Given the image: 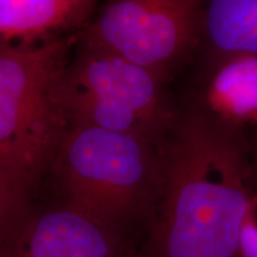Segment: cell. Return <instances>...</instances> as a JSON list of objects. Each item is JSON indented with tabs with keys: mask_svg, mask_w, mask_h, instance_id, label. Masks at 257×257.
Segmentation results:
<instances>
[{
	"mask_svg": "<svg viewBox=\"0 0 257 257\" xmlns=\"http://www.w3.org/2000/svg\"><path fill=\"white\" fill-rule=\"evenodd\" d=\"M252 165L242 128L194 101L165 140V173L144 257H240Z\"/></svg>",
	"mask_w": 257,
	"mask_h": 257,
	"instance_id": "obj_1",
	"label": "cell"
},
{
	"mask_svg": "<svg viewBox=\"0 0 257 257\" xmlns=\"http://www.w3.org/2000/svg\"><path fill=\"white\" fill-rule=\"evenodd\" d=\"M166 136L68 126L49 169L63 202L117 227L142 214L152 218L162 188Z\"/></svg>",
	"mask_w": 257,
	"mask_h": 257,
	"instance_id": "obj_2",
	"label": "cell"
},
{
	"mask_svg": "<svg viewBox=\"0 0 257 257\" xmlns=\"http://www.w3.org/2000/svg\"><path fill=\"white\" fill-rule=\"evenodd\" d=\"M79 34L35 49L0 51V170L32 192L68 128L54 88Z\"/></svg>",
	"mask_w": 257,
	"mask_h": 257,
	"instance_id": "obj_3",
	"label": "cell"
},
{
	"mask_svg": "<svg viewBox=\"0 0 257 257\" xmlns=\"http://www.w3.org/2000/svg\"><path fill=\"white\" fill-rule=\"evenodd\" d=\"M167 85L155 74L78 41L54 88V101L68 126L162 138L180 113Z\"/></svg>",
	"mask_w": 257,
	"mask_h": 257,
	"instance_id": "obj_4",
	"label": "cell"
},
{
	"mask_svg": "<svg viewBox=\"0 0 257 257\" xmlns=\"http://www.w3.org/2000/svg\"><path fill=\"white\" fill-rule=\"evenodd\" d=\"M205 2L113 0L80 31L79 41L169 82L197 55Z\"/></svg>",
	"mask_w": 257,
	"mask_h": 257,
	"instance_id": "obj_5",
	"label": "cell"
},
{
	"mask_svg": "<svg viewBox=\"0 0 257 257\" xmlns=\"http://www.w3.org/2000/svg\"><path fill=\"white\" fill-rule=\"evenodd\" d=\"M0 257H130L120 227L64 204L30 205L0 244Z\"/></svg>",
	"mask_w": 257,
	"mask_h": 257,
	"instance_id": "obj_6",
	"label": "cell"
},
{
	"mask_svg": "<svg viewBox=\"0 0 257 257\" xmlns=\"http://www.w3.org/2000/svg\"><path fill=\"white\" fill-rule=\"evenodd\" d=\"M96 8L94 0H0V51L35 49L79 34Z\"/></svg>",
	"mask_w": 257,
	"mask_h": 257,
	"instance_id": "obj_7",
	"label": "cell"
},
{
	"mask_svg": "<svg viewBox=\"0 0 257 257\" xmlns=\"http://www.w3.org/2000/svg\"><path fill=\"white\" fill-rule=\"evenodd\" d=\"M197 55L199 81L226 59L257 55V0L205 2Z\"/></svg>",
	"mask_w": 257,
	"mask_h": 257,
	"instance_id": "obj_8",
	"label": "cell"
},
{
	"mask_svg": "<svg viewBox=\"0 0 257 257\" xmlns=\"http://www.w3.org/2000/svg\"><path fill=\"white\" fill-rule=\"evenodd\" d=\"M199 83L194 101L214 119L242 130L257 125V55L226 59Z\"/></svg>",
	"mask_w": 257,
	"mask_h": 257,
	"instance_id": "obj_9",
	"label": "cell"
},
{
	"mask_svg": "<svg viewBox=\"0 0 257 257\" xmlns=\"http://www.w3.org/2000/svg\"><path fill=\"white\" fill-rule=\"evenodd\" d=\"M32 193L0 170V244L30 207Z\"/></svg>",
	"mask_w": 257,
	"mask_h": 257,
	"instance_id": "obj_10",
	"label": "cell"
},
{
	"mask_svg": "<svg viewBox=\"0 0 257 257\" xmlns=\"http://www.w3.org/2000/svg\"><path fill=\"white\" fill-rule=\"evenodd\" d=\"M240 257H257V216L253 210V204L242 231Z\"/></svg>",
	"mask_w": 257,
	"mask_h": 257,
	"instance_id": "obj_11",
	"label": "cell"
},
{
	"mask_svg": "<svg viewBox=\"0 0 257 257\" xmlns=\"http://www.w3.org/2000/svg\"><path fill=\"white\" fill-rule=\"evenodd\" d=\"M250 143V155H251L252 165V180L253 184H257V133L252 140H249Z\"/></svg>",
	"mask_w": 257,
	"mask_h": 257,
	"instance_id": "obj_12",
	"label": "cell"
}]
</instances>
